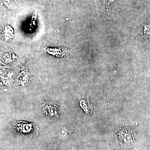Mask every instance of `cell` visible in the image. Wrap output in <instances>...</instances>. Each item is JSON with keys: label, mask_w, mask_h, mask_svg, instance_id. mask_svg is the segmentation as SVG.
<instances>
[{"label": "cell", "mask_w": 150, "mask_h": 150, "mask_svg": "<svg viewBox=\"0 0 150 150\" xmlns=\"http://www.w3.org/2000/svg\"><path fill=\"white\" fill-rule=\"evenodd\" d=\"M23 128L22 131L24 133H27V132H29L30 131V129H31V127H32V125H27V124H25L23 126Z\"/></svg>", "instance_id": "cell-1"}]
</instances>
